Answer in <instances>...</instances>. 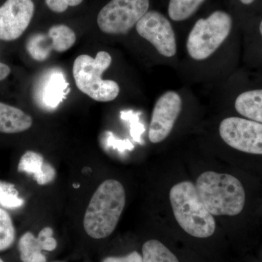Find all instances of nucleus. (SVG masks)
Here are the masks:
<instances>
[{"label": "nucleus", "instance_id": "nucleus-11", "mask_svg": "<svg viewBox=\"0 0 262 262\" xmlns=\"http://www.w3.org/2000/svg\"><path fill=\"white\" fill-rule=\"evenodd\" d=\"M69 86L70 84L61 71L52 70L43 77L40 89L37 91L40 93L36 94V100L43 107L54 110L70 92Z\"/></svg>", "mask_w": 262, "mask_h": 262}, {"label": "nucleus", "instance_id": "nucleus-4", "mask_svg": "<svg viewBox=\"0 0 262 262\" xmlns=\"http://www.w3.org/2000/svg\"><path fill=\"white\" fill-rule=\"evenodd\" d=\"M233 20L228 13L216 10L194 24L186 40V50L192 61L209 59L228 39Z\"/></svg>", "mask_w": 262, "mask_h": 262}, {"label": "nucleus", "instance_id": "nucleus-19", "mask_svg": "<svg viewBox=\"0 0 262 262\" xmlns=\"http://www.w3.org/2000/svg\"><path fill=\"white\" fill-rule=\"evenodd\" d=\"M24 203L25 201L19 196L14 184L0 180V206L6 209L15 210L21 208Z\"/></svg>", "mask_w": 262, "mask_h": 262}, {"label": "nucleus", "instance_id": "nucleus-15", "mask_svg": "<svg viewBox=\"0 0 262 262\" xmlns=\"http://www.w3.org/2000/svg\"><path fill=\"white\" fill-rule=\"evenodd\" d=\"M18 251L22 262H46L40 239L31 232H26L18 241Z\"/></svg>", "mask_w": 262, "mask_h": 262}, {"label": "nucleus", "instance_id": "nucleus-6", "mask_svg": "<svg viewBox=\"0 0 262 262\" xmlns=\"http://www.w3.org/2000/svg\"><path fill=\"white\" fill-rule=\"evenodd\" d=\"M149 8V0H111L98 13V27L108 34H126Z\"/></svg>", "mask_w": 262, "mask_h": 262}, {"label": "nucleus", "instance_id": "nucleus-16", "mask_svg": "<svg viewBox=\"0 0 262 262\" xmlns=\"http://www.w3.org/2000/svg\"><path fill=\"white\" fill-rule=\"evenodd\" d=\"M143 262H179L170 250L158 239H149L143 245Z\"/></svg>", "mask_w": 262, "mask_h": 262}, {"label": "nucleus", "instance_id": "nucleus-23", "mask_svg": "<svg viewBox=\"0 0 262 262\" xmlns=\"http://www.w3.org/2000/svg\"><path fill=\"white\" fill-rule=\"evenodd\" d=\"M108 138H107V145L108 146H112L113 148H117L120 150L125 149H132V146L130 143L129 144H125V143L122 142L120 141H117L115 139V138L113 136L112 133L107 132Z\"/></svg>", "mask_w": 262, "mask_h": 262}, {"label": "nucleus", "instance_id": "nucleus-9", "mask_svg": "<svg viewBox=\"0 0 262 262\" xmlns=\"http://www.w3.org/2000/svg\"><path fill=\"white\" fill-rule=\"evenodd\" d=\"M182 98L175 91L164 93L157 100L149 128V139L153 144L165 141L173 129L182 113Z\"/></svg>", "mask_w": 262, "mask_h": 262}, {"label": "nucleus", "instance_id": "nucleus-20", "mask_svg": "<svg viewBox=\"0 0 262 262\" xmlns=\"http://www.w3.org/2000/svg\"><path fill=\"white\" fill-rule=\"evenodd\" d=\"M15 239V229L9 213L0 208V251L13 246Z\"/></svg>", "mask_w": 262, "mask_h": 262}, {"label": "nucleus", "instance_id": "nucleus-29", "mask_svg": "<svg viewBox=\"0 0 262 262\" xmlns=\"http://www.w3.org/2000/svg\"><path fill=\"white\" fill-rule=\"evenodd\" d=\"M0 262H4V261H3V260L2 259V258H0Z\"/></svg>", "mask_w": 262, "mask_h": 262}, {"label": "nucleus", "instance_id": "nucleus-26", "mask_svg": "<svg viewBox=\"0 0 262 262\" xmlns=\"http://www.w3.org/2000/svg\"><path fill=\"white\" fill-rule=\"evenodd\" d=\"M53 230L51 227H47L43 228L42 230L39 232L37 237L40 239L46 238V237H53Z\"/></svg>", "mask_w": 262, "mask_h": 262}, {"label": "nucleus", "instance_id": "nucleus-13", "mask_svg": "<svg viewBox=\"0 0 262 262\" xmlns=\"http://www.w3.org/2000/svg\"><path fill=\"white\" fill-rule=\"evenodd\" d=\"M234 108L241 117L262 123V88L239 93L234 98Z\"/></svg>", "mask_w": 262, "mask_h": 262}, {"label": "nucleus", "instance_id": "nucleus-7", "mask_svg": "<svg viewBox=\"0 0 262 262\" xmlns=\"http://www.w3.org/2000/svg\"><path fill=\"white\" fill-rule=\"evenodd\" d=\"M221 139L231 148L253 155H262V123L243 117H229L220 122Z\"/></svg>", "mask_w": 262, "mask_h": 262}, {"label": "nucleus", "instance_id": "nucleus-8", "mask_svg": "<svg viewBox=\"0 0 262 262\" xmlns=\"http://www.w3.org/2000/svg\"><path fill=\"white\" fill-rule=\"evenodd\" d=\"M136 29L139 35L149 42L160 56L169 58L177 55V37L173 26L160 12L148 11L136 24Z\"/></svg>", "mask_w": 262, "mask_h": 262}, {"label": "nucleus", "instance_id": "nucleus-5", "mask_svg": "<svg viewBox=\"0 0 262 262\" xmlns=\"http://www.w3.org/2000/svg\"><path fill=\"white\" fill-rule=\"evenodd\" d=\"M113 58L106 51H99L95 58L80 55L73 64L76 85L83 94L99 102H110L116 99L120 92L115 81L103 80L102 75L112 64Z\"/></svg>", "mask_w": 262, "mask_h": 262}, {"label": "nucleus", "instance_id": "nucleus-25", "mask_svg": "<svg viewBox=\"0 0 262 262\" xmlns=\"http://www.w3.org/2000/svg\"><path fill=\"white\" fill-rule=\"evenodd\" d=\"M10 72H11V70H10V68L8 65L0 62V81L7 78L8 75H10Z\"/></svg>", "mask_w": 262, "mask_h": 262}, {"label": "nucleus", "instance_id": "nucleus-28", "mask_svg": "<svg viewBox=\"0 0 262 262\" xmlns=\"http://www.w3.org/2000/svg\"><path fill=\"white\" fill-rule=\"evenodd\" d=\"M258 30H259L260 37H261V49H262V20L261 23L259 24V27H258Z\"/></svg>", "mask_w": 262, "mask_h": 262}, {"label": "nucleus", "instance_id": "nucleus-27", "mask_svg": "<svg viewBox=\"0 0 262 262\" xmlns=\"http://www.w3.org/2000/svg\"><path fill=\"white\" fill-rule=\"evenodd\" d=\"M242 4L249 5L254 3L255 0H239Z\"/></svg>", "mask_w": 262, "mask_h": 262}, {"label": "nucleus", "instance_id": "nucleus-18", "mask_svg": "<svg viewBox=\"0 0 262 262\" xmlns=\"http://www.w3.org/2000/svg\"><path fill=\"white\" fill-rule=\"evenodd\" d=\"M48 35L53 39V51L63 53L68 51L76 42V34L64 24H57L50 28Z\"/></svg>", "mask_w": 262, "mask_h": 262}, {"label": "nucleus", "instance_id": "nucleus-24", "mask_svg": "<svg viewBox=\"0 0 262 262\" xmlns=\"http://www.w3.org/2000/svg\"><path fill=\"white\" fill-rule=\"evenodd\" d=\"M38 238H39V237H38ZM40 239L43 251H53L56 249L57 247V241L54 237H49L44 239Z\"/></svg>", "mask_w": 262, "mask_h": 262}, {"label": "nucleus", "instance_id": "nucleus-12", "mask_svg": "<svg viewBox=\"0 0 262 262\" xmlns=\"http://www.w3.org/2000/svg\"><path fill=\"white\" fill-rule=\"evenodd\" d=\"M20 173L32 175L39 185L51 184L56 177V169L47 161L42 155L34 151H27L20 158L18 165Z\"/></svg>", "mask_w": 262, "mask_h": 262}, {"label": "nucleus", "instance_id": "nucleus-10", "mask_svg": "<svg viewBox=\"0 0 262 262\" xmlns=\"http://www.w3.org/2000/svg\"><path fill=\"white\" fill-rule=\"evenodd\" d=\"M34 8L32 0H7L0 7V39H18L29 27Z\"/></svg>", "mask_w": 262, "mask_h": 262}, {"label": "nucleus", "instance_id": "nucleus-22", "mask_svg": "<svg viewBox=\"0 0 262 262\" xmlns=\"http://www.w3.org/2000/svg\"><path fill=\"white\" fill-rule=\"evenodd\" d=\"M102 262H143V258L140 253L133 251L124 256H108Z\"/></svg>", "mask_w": 262, "mask_h": 262}, {"label": "nucleus", "instance_id": "nucleus-14", "mask_svg": "<svg viewBox=\"0 0 262 262\" xmlns=\"http://www.w3.org/2000/svg\"><path fill=\"white\" fill-rule=\"evenodd\" d=\"M33 120L20 108L0 102V133L18 134L29 130Z\"/></svg>", "mask_w": 262, "mask_h": 262}, {"label": "nucleus", "instance_id": "nucleus-1", "mask_svg": "<svg viewBox=\"0 0 262 262\" xmlns=\"http://www.w3.org/2000/svg\"><path fill=\"white\" fill-rule=\"evenodd\" d=\"M126 202L118 181L108 179L98 186L84 213V231L94 239L106 238L117 227Z\"/></svg>", "mask_w": 262, "mask_h": 262}, {"label": "nucleus", "instance_id": "nucleus-21", "mask_svg": "<svg viewBox=\"0 0 262 262\" xmlns=\"http://www.w3.org/2000/svg\"><path fill=\"white\" fill-rule=\"evenodd\" d=\"M83 0H46V5L50 10L57 13L65 12L69 7L80 5Z\"/></svg>", "mask_w": 262, "mask_h": 262}, {"label": "nucleus", "instance_id": "nucleus-2", "mask_svg": "<svg viewBox=\"0 0 262 262\" xmlns=\"http://www.w3.org/2000/svg\"><path fill=\"white\" fill-rule=\"evenodd\" d=\"M202 203L213 215H236L246 203V193L238 179L230 174L207 171L196 183Z\"/></svg>", "mask_w": 262, "mask_h": 262}, {"label": "nucleus", "instance_id": "nucleus-3", "mask_svg": "<svg viewBox=\"0 0 262 262\" xmlns=\"http://www.w3.org/2000/svg\"><path fill=\"white\" fill-rule=\"evenodd\" d=\"M174 216L187 234L207 238L214 234L215 222L198 196L196 186L189 181L174 185L169 193Z\"/></svg>", "mask_w": 262, "mask_h": 262}, {"label": "nucleus", "instance_id": "nucleus-17", "mask_svg": "<svg viewBox=\"0 0 262 262\" xmlns=\"http://www.w3.org/2000/svg\"><path fill=\"white\" fill-rule=\"evenodd\" d=\"M205 0H170L168 14L173 21H184L196 13Z\"/></svg>", "mask_w": 262, "mask_h": 262}]
</instances>
